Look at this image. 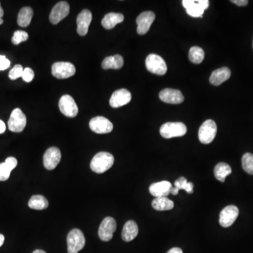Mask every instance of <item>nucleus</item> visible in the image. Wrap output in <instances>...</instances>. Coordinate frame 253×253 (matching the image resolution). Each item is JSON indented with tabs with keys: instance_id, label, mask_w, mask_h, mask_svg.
I'll return each mask as SVG.
<instances>
[{
	"instance_id": "f257e3e1",
	"label": "nucleus",
	"mask_w": 253,
	"mask_h": 253,
	"mask_svg": "<svg viewBox=\"0 0 253 253\" xmlns=\"http://www.w3.org/2000/svg\"><path fill=\"white\" fill-rule=\"evenodd\" d=\"M114 164V157L108 152H100L94 155L90 163V168L96 173L106 172Z\"/></svg>"
},
{
	"instance_id": "f03ea898",
	"label": "nucleus",
	"mask_w": 253,
	"mask_h": 253,
	"mask_svg": "<svg viewBox=\"0 0 253 253\" xmlns=\"http://www.w3.org/2000/svg\"><path fill=\"white\" fill-rule=\"evenodd\" d=\"M187 127L183 122H166L160 129V133L165 139L180 137L186 135Z\"/></svg>"
},
{
	"instance_id": "7ed1b4c3",
	"label": "nucleus",
	"mask_w": 253,
	"mask_h": 253,
	"mask_svg": "<svg viewBox=\"0 0 253 253\" xmlns=\"http://www.w3.org/2000/svg\"><path fill=\"white\" fill-rule=\"evenodd\" d=\"M67 243L68 253H78L85 245L84 234L80 229H73L67 234Z\"/></svg>"
},
{
	"instance_id": "20e7f679",
	"label": "nucleus",
	"mask_w": 253,
	"mask_h": 253,
	"mask_svg": "<svg viewBox=\"0 0 253 253\" xmlns=\"http://www.w3.org/2000/svg\"><path fill=\"white\" fill-rule=\"evenodd\" d=\"M146 67L151 73L163 75L167 73L168 67L164 59L155 53H151L146 59Z\"/></svg>"
},
{
	"instance_id": "39448f33",
	"label": "nucleus",
	"mask_w": 253,
	"mask_h": 253,
	"mask_svg": "<svg viewBox=\"0 0 253 253\" xmlns=\"http://www.w3.org/2000/svg\"><path fill=\"white\" fill-rule=\"evenodd\" d=\"M182 4L186 9L187 14L194 18L202 17L204 11L206 10L210 5L207 0H184Z\"/></svg>"
},
{
	"instance_id": "423d86ee",
	"label": "nucleus",
	"mask_w": 253,
	"mask_h": 253,
	"mask_svg": "<svg viewBox=\"0 0 253 253\" xmlns=\"http://www.w3.org/2000/svg\"><path fill=\"white\" fill-rule=\"evenodd\" d=\"M218 127L213 120H207L202 124L199 131V140L202 144H209L216 136Z\"/></svg>"
},
{
	"instance_id": "0eeeda50",
	"label": "nucleus",
	"mask_w": 253,
	"mask_h": 253,
	"mask_svg": "<svg viewBox=\"0 0 253 253\" xmlns=\"http://www.w3.org/2000/svg\"><path fill=\"white\" fill-rule=\"evenodd\" d=\"M26 115L20 108H15L11 114L8 121V127L13 133H21L26 126Z\"/></svg>"
},
{
	"instance_id": "6e6552de",
	"label": "nucleus",
	"mask_w": 253,
	"mask_h": 253,
	"mask_svg": "<svg viewBox=\"0 0 253 253\" xmlns=\"http://www.w3.org/2000/svg\"><path fill=\"white\" fill-rule=\"evenodd\" d=\"M76 69L73 64L69 62H56L51 67V73L58 79H67L73 76Z\"/></svg>"
},
{
	"instance_id": "1a4fd4ad",
	"label": "nucleus",
	"mask_w": 253,
	"mask_h": 253,
	"mask_svg": "<svg viewBox=\"0 0 253 253\" xmlns=\"http://www.w3.org/2000/svg\"><path fill=\"white\" fill-rule=\"evenodd\" d=\"M117 229V223L114 218L107 217L101 223L99 229V236L103 241H109L112 239L114 232Z\"/></svg>"
},
{
	"instance_id": "9d476101",
	"label": "nucleus",
	"mask_w": 253,
	"mask_h": 253,
	"mask_svg": "<svg viewBox=\"0 0 253 253\" xmlns=\"http://www.w3.org/2000/svg\"><path fill=\"white\" fill-rule=\"evenodd\" d=\"M59 106L61 112L67 117L75 118L78 114V107L73 97L68 94L61 97Z\"/></svg>"
},
{
	"instance_id": "9b49d317",
	"label": "nucleus",
	"mask_w": 253,
	"mask_h": 253,
	"mask_svg": "<svg viewBox=\"0 0 253 253\" xmlns=\"http://www.w3.org/2000/svg\"><path fill=\"white\" fill-rule=\"evenodd\" d=\"M239 215V210L235 205H228L224 207L219 215V224L222 227H231L235 222Z\"/></svg>"
},
{
	"instance_id": "f8f14e48",
	"label": "nucleus",
	"mask_w": 253,
	"mask_h": 253,
	"mask_svg": "<svg viewBox=\"0 0 253 253\" xmlns=\"http://www.w3.org/2000/svg\"><path fill=\"white\" fill-rule=\"evenodd\" d=\"M91 130L97 134H108L114 130V125L109 120L103 117L97 116L89 121Z\"/></svg>"
},
{
	"instance_id": "ddd939ff",
	"label": "nucleus",
	"mask_w": 253,
	"mask_h": 253,
	"mask_svg": "<svg viewBox=\"0 0 253 253\" xmlns=\"http://www.w3.org/2000/svg\"><path fill=\"white\" fill-rule=\"evenodd\" d=\"M70 12V5L67 1H59L53 7L50 15V22L53 25L58 24L67 17Z\"/></svg>"
},
{
	"instance_id": "4468645a",
	"label": "nucleus",
	"mask_w": 253,
	"mask_h": 253,
	"mask_svg": "<svg viewBox=\"0 0 253 253\" xmlns=\"http://www.w3.org/2000/svg\"><path fill=\"white\" fill-rule=\"evenodd\" d=\"M155 18V14L150 11L139 14L136 20V23H137V28H136L137 34L141 35L147 34Z\"/></svg>"
},
{
	"instance_id": "2eb2a0df",
	"label": "nucleus",
	"mask_w": 253,
	"mask_h": 253,
	"mask_svg": "<svg viewBox=\"0 0 253 253\" xmlns=\"http://www.w3.org/2000/svg\"><path fill=\"white\" fill-rule=\"evenodd\" d=\"M61 159V153L60 150L56 147L50 148L44 154V166L49 170H52L60 163Z\"/></svg>"
},
{
	"instance_id": "dca6fc26",
	"label": "nucleus",
	"mask_w": 253,
	"mask_h": 253,
	"mask_svg": "<svg viewBox=\"0 0 253 253\" xmlns=\"http://www.w3.org/2000/svg\"><path fill=\"white\" fill-rule=\"evenodd\" d=\"M159 97L162 101L170 104H180L185 100V97L180 90L170 88L160 91Z\"/></svg>"
},
{
	"instance_id": "f3484780",
	"label": "nucleus",
	"mask_w": 253,
	"mask_h": 253,
	"mask_svg": "<svg viewBox=\"0 0 253 253\" xmlns=\"http://www.w3.org/2000/svg\"><path fill=\"white\" fill-rule=\"evenodd\" d=\"M132 94L126 89H120L113 93L110 99V105L113 108H120L130 103Z\"/></svg>"
},
{
	"instance_id": "a211bd4d",
	"label": "nucleus",
	"mask_w": 253,
	"mask_h": 253,
	"mask_svg": "<svg viewBox=\"0 0 253 253\" xmlns=\"http://www.w3.org/2000/svg\"><path fill=\"white\" fill-rule=\"evenodd\" d=\"M92 20V12L88 9H84L78 14L77 18V32L80 36H85L87 34Z\"/></svg>"
},
{
	"instance_id": "6ab92c4d",
	"label": "nucleus",
	"mask_w": 253,
	"mask_h": 253,
	"mask_svg": "<svg viewBox=\"0 0 253 253\" xmlns=\"http://www.w3.org/2000/svg\"><path fill=\"white\" fill-rule=\"evenodd\" d=\"M172 188V185L170 182L168 181H162L152 184L149 187V192L155 198L167 197L171 193Z\"/></svg>"
},
{
	"instance_id": "aec40b11",
	"label": "nucleus",
	"mask_w": 253,
	"mask_h": 253,
	"mask_svg": "<svg viewBox=\"0 0 253 253\" xmlns=\"http://www.w3.org/2000/svg\"><path fill=\"white\" fill-rule=\"evenodd\" d=\"M232 72L227 67H223L221 68L214 70L210 75V83L215 86H219L224 82L227 81L230 78Z\"/></svg>"
},
{
	"instance_id": "412c9836",
	"label": "nucleus",
	"mask_w": 253,
	"mask_h": 253,
	"mask_svg": "<svg viewBox=\"0 0 253 253\" xmlns=\"http://www.w3.org/2000/svg\"><path fill=\"white\" fill-rule=\"evenodd\" d=\"M18 161L14 157H9L4 163H0V181L4 182L10 177L11 172L17 166Z\"/></svg>"
},
{
	"instance_id": "4be33fe9",
	"label": "nucleus",
	"mask_w": 253,
	"mask_h": 253,
	"mask_svg": "<svg viewBox=\"0 0 253 253\" xmlns=\"http://www.w3.org/2000/svg\"><path fill=\"white\" fill-rule=\"evenodd\" d=\"M139 233L137 224L133 220L127 221L122 232V238L124 241L130 242L135 239Z\"/></svg>"
},
{
	"instance_id": "5701e85b",
	"label": "nucleus",
	"mask_w": 253,
	"mask_h": 253,
	"mask_svg": "<svg viewBox=\"0 0 253 253\" xmlns=\"http://www.w3.org/2000/svg\"><path fill=\"white\" fill-rule=\"evenodd\" d=\"M125 19L123 14L119 13H108L105 15L101 21L102 26L107 30L113 29L116 25L123 22Z\"/></svg>"
},
{
	"instance_id": "b1692460",
	"label": "nucleus",
	"mask_w": 253,
	"mask_h": 253,
	"mask_svg": "<svg viewBox=\"0 0 253 253\" xmlns=\"http://www.w3.org/2000/svg\"><path fill=\"white\" fill-rule=\"evenodd\" d=\"M124 59L122 56L119 54L114 55V56H108L103 59L102 62V68L104 70L108 69H120L123 67Z\"/></svg>"
},
{
	"instance_id": "393cba45",
	"label": "nucleus",
	"mask_w": 253,
	"mask_h": 253,
	"mask_svg": "<svg viewBox=\"0 0 253 253\" xmlns=\"http://www.w3.org/2000/svg\"><path fill=\"white\" fill-rule=\"evenodd\" d=\"M33 17H34V10L32 8L28 7L22 8L17 18L18 26L23 28L29 26Z\"/></svg>"
},
{
	"instance_id": "a878e982",
	"label": "nucleus",
	"mask_w": 253,
	"mask_h": 253,
	"mask_svg": "<svg viewBox=\"0 0 253 253\" xmlns=\"http://www.w3.org/2000/svg\"><path fill=\"white\" fill-rule=\"evenodd\" d=\"M232 168L229 166V165L226 163H223V162L218 163L214 169L215 177H216L217 180L221 182H225L227 176L232 174Z\"/></svg>"
},
{
	"instance_id": "bb28decb",
	"label": "nucleus",
	"mask_w": 253,
	"mask_h": 253,
	"mask_svg": "<svg viewBox=\"0 0 253 253\" xmlns=\"http://www.w3.org/2000/svg\"><path fill=\"white\" fill-rule=\"evenodd\" d=\"M152 207L155 210L158 211H166V210H170L173 209L174 202L173 201L169 200L167 197H158L155 198L152 201Z\"/></svg>"
},
{
	"instance_id": "cd10ccee",
	"label": "nucleus",
	"mask_w": 253,
	"mask_h": 253,
	"mask_svg": "<svg viewBox=\"0 0 253 253\" xmlns=\"http://www.w3.org/2000/svg\"><path fill=\"white\" fill-rule=\"evenodd\" d=\"M28 206L31 209L37 210H45L49 206V202L45 196L35 195L32 196L28 202Z\"/></svg>"
},
{
	"instance_id": "c85d7f7f",
	"label": "nucleus",
	"mask_w": 253,
	"mask_h": 253,
	"mask_svg": "<svg viewBox=\"0 0 253 253\" xmlns=\"http://www.w3.org/2000/svg\"><path fill=\"white\" fill-rule=\"evenodd\" d=\"M188 58H189V60L193 64H200L204 60L205 52L201 47H193L190 49Z\"/></svg>"
},
{
	"instance_id": "c756f323",
	"label": "nucleus",
	"mask_w": 253,
	"mask_h": 253,
	"mask_svg": "<svg viewBox=\"0 0 253 253\" xmlns=\"http://www.w3.org/2000/svg\"><path fill=\"white\" fill-rule=\"evenodd\" d=\"M174 187L177 188L179 191L183 189L188 193H193V184L188 182L185 177H180L178 180L174 182Z\"/></svg>"
},
{
	"instance_id": "7c9ffc66",
	"label": "nucleus",
	"mask_w": 253,
	"mask_h": 253,
	"mask_svg": "<svg viewBox=\"0 0 253 253\" xmlns=\"http://www.w3.org/2000/svg\"><path fill=\"white\" fill-rule=\"evenodd\" d=\"M242 167L248 174L253 175V155L246 153L242 157Z\"/></svg>"
},
{
	"instance_id": "2f4dec72",
	"label": "nucleus",
	"mask_w": 253,
	"mask_h": 253,
	"mask_svg": "<svg viewBox=\"0 0 253 253\" xmlns=\"http://www.w3.org/2000/svg\"><path fill=\"white\" fill-rule=\"evenodd\" d=\"M29 35L26 32L23 31H15L13 37L12 38V42L14 45H18L21 42L28 40Z\"/></svg>"
},
{
	"instance_id": "473e14b6",
	"label": "nucleus",
	"mask_w": 253,
	"mask_h": 253,
	"mask_svg": "<svg viewBox=\"0 0 253 253\" xmlns=\"http://www.w3.org/2000/svg\"><path fill=\"white\" fill-rule=\"evenodd\" d=\"M23 70H24V69L23 68V67H22V66L20 65V64H17V65L14 66L13 68L9 72V78L12 80L18 79V78L22 77Z\"/></svg>"
},
{
	"instance_id": "72a5a7b5",
	"label": "nucleus",
	"mask_w": 253,
	"mask_h": 253,
	"mask_svg": "<svg viewBox=\"0 0 253 253\" xmlns=\"http://www.w3.org/2000/svg\"><path fill=\"white\" fill-rule=\"evenodd\" d=\"M34 70L31 67H26L23 70V75H22V78L26 83H30L34 79Z\"/></svg>"
},
{
	"instance_id": "f704fd0d",
	"label": "nucleus",
	"mask_w": 253,
	"mask_h": 253,
	"mask_svg": "<svg viewBox=\"0 0 253 253\" xmlns=\"http://www.w3.org/2000/svg\"><path fill=\"white\" fill-rule=\"evenodd\" d=\"M11 62L5 56L0 55V70H7L10 67Z\"/></svg>"
},
{
	"instance_id": "c9c22d12",
	"label": "nucleus",
	"mask_w": 253,
	"mask_h": 253,
	"mask_svg": "<svg viewBox=\"0 0 253 253\" xmlns=\"http://www.w3.org/2000/svg\"><path fill=\"white\" fill-rule=\"evenodd\" d=\"M231 1L239 7H244L248 4V0H232Z\"/></svg>"
},
{
	"instance_id": "e433bc0d",
	"label": "nucleus",
	"mask_w": 253,
	"mask_h": 253,
	"mask_svg": "<svg viewBox=\"0 0 253 253\" xmlns=\"http://www.w3.org/2000/svg\"><path fill=\"white\" fill-rule=\"evenodd\" d=\"M167 253H183V251L180 248H172Z\"/></svg>"
},
{
	"instance_id": "4c0bfd02",
	"label": "nucleus",
	"mask_w": 253,
	"mask_h": 253,
	"mask_svg": "<svg viewBox=\"0 0 253 253\" xmlns=\"http://www.w3.org/2000/svg\"><path fill=\"white\" fill-rule=\"evenodd\" d=\"M6 130L5 123L2 120H0V134L4 133Z\"/></svg>"
},
{
	"instance_id": "58836bf2",
	"label": "nucleus",
	"mask_w": 253,
	"mask_h": 253,
	"mask_svg": "<svg viewBox=\"0 0 253 253\" xmlns=\"http://www.w3.org/2000/svg\"><path fill=\"white\" fill-rule=\"evenodd\" d=\"M4 242V236L2 234H0V247L2 246Z\"/></svg>"
},
{
	"instance_id": "ea45409f",
	"label": "nucleus",
	"mask_w": 253,
	"mask_h": 253,
	"mask_svg": "<svg viewBox=\"0 0 253 253\" xmlns=\"http://www.w3.org/2000/svg\"><path fill=\"white\" fill-rule=\"evenodd\" d=\"M3 16H4V10H3L2 8H1V3H0V18H2Z\"/></svg>"
},
{
	"instance_id": "a19ab883",
	"label": "nucleus",
	"mask_w": 253,
	"mask_h": 253,
	"mask_svg": "<svg viewBox=\"0 0 253 253\" xmlns=\"http://www.w3.org/2000/svg\"><path fill=\"white\" fill-rule=\"evenodd\" d=\"M47 253L46 252H45L44 251H42V250H36V251H34V253Z\"/></svg>"
},
{
	"instance_id": "79ce46f5",
	"label": "nucleus",
	"mask_w": 253,
	"mask_h": 253,
	"mask_svg": "<svg viewBox=\"0 0 253 253\" xmlns=\"http://www.w3.org/2000/svg\"><path fill=\"white\" fill-rule=\"evenodd\" d=\"M3 23H4V20L2 18H0V25L2 24Z\"/></svg>"
}]
</instances>
